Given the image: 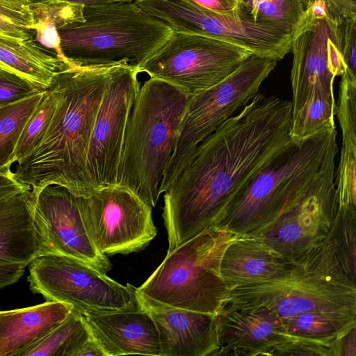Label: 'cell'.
I'll list each match as a JSON object with an SVG mask.
<instances>
[{
    "label": "cell",
    "mask_w": 356,
    "mask_h": 356,
    "mask_svg": "<svg viewBox=\"0 0 356 356\" xmlns=\"http://www.w3.org/2000/svg\"><path fill=\"white\" fill-rule=\"evenodd\" d=\"M306 1V0H305ZM332 17L340 22L356 18V0H325Z\"/></svg>",
    "instance_id": "37"
},
{
    "label": "cell",
    "mask_w": 356,
    "mask_h": 356,
    "mask_svg": "<svg viewBox=\"0 0 356 356\" xmlns=\"http://www.w3.org/2000/svg\"><path fill=\"white\" fill-rule=\"evenodd\" d=\"M46 1H63L87 6L115 2L134 1V0H28L29 3Z\"/></svg>",
    "instance_id": "41"
},
{
    "label": "cell",
    "mask_w": 356,
    "mask_h": 356,
    "mask_svg": "<svg viewBox=\"0 0 356 356\" xmlns=\"http://www.w3.org/2000/svg\"><path fill=\"white\" fill-rule=\"evenodd\" d=\"M59 98L58 88L52 80L49 87L45 90L38 107L22 130L15 152V162L18 163L29 155L42 143L50 126Z\"/></svg>",
    "instance_id": "30"
},
{
    "label": "cell",
    "mask_w": 356,
    "mask_h": 356,
    "mask_svg": "<svg viewBox=\"0 0 356 356\" xmlns=\"http://www.w3.org/2000/svg\"><path fill=\"white\" fill-rule=\"evenodd\" d=\"M133 64L118 63L103 95L89 145L87 168L94 190L118 182L126 129L140 88Z\"/></svg>",
    "instance_id": "15"
},
{
    "label": "cell",
    "mask_w": 356,
    "mask_h": 356,
    "mask_svg": "<svg viewBox=\"0 0 356 356\" xmlns=\"http://www.w3.org/2000/svg\"><path fill=\"white\" fill-rule=\"evenodd\" d=\"M35 194L31 188L0 200V266H27L47 254L34 218Z\"/></svg>",
    "instance_id": "20"
},
{
    "label": "cell",
    "mask_w": 356,
    "mask_h": 356,
    "mask_svg": "<svg viewBox=\"0 0 356 356\" xmlns=\"http://www.w3.org/2000/svg\"><path fill=\"white\" fill-rule=\"evenodd\" d=\"M71 310L68 305L46 300L34 306L0 311V356H15L61 323Z\"/></svg>",
    "instance_id": "22"
},
{
    "label": "cell",
    "mask_w": 356,
    "mask_h": 356,
    "mask_svg": "<svg viewBox=\"0 0 356 356\" xmlns=\"http://www.w3.org/2000/svg\"><path fill=\"white\" fill-rule=\"evenodd\" d=\"M236 236L218 226L200 232L168 252L138 292L161 304L217 315L229 292L220 275L221 259Z\"/></svg>",
    "instance_id": "6"
},
{
    "label": "cell",
    "mask_w": 356,
    "mask_h": 356,
    "mask_svg": "<svg viewBox=\"0 0 356 356\" xmlns=\"http://www.w3.org/2000/svg\"><path fill=\"white\" fill-rule=\"evenodd\" d=\"M277 62L252 54L214 86L190 97L175 148L160 184L161 195L197 146L258 93Z\"/></svg>",
    "instance_id": "8"
},
{
    "label": "cell",
    "mask_w": 356,
    "mask_h": 356,
    "mask_svg": "<svg viewBox=\"0 0 356 356\" xmlns=\"http://www.w3.org/2000/svg\"><path fill=\"white\" fill-rule=\"evenodd\" d=\"M83 17V22L58 30L64 60L79 66L121 63L137 66L174 31L134 1L84 6Z\"/></svg>",
    "instance_id": "5"
},
{
    "label": "cell",
    "mask_w": 356,
    "mask_h": 356,
    "mask_svg": "<svg viewBox=\"0 0 356 356\" xmlns=\"http://www.w3.org/2000/svg\"><path fill=\"white\" fill-rule=\"evenodd\" d=\"M251 55L226 38L173 31L137 68L139 73L170 82L192 96L223 81Z\"/></svg>",
    "instance_id": "9"
},
{
    "label": "cell",
    "mask_w": 356,
    "mask_h": 356,
    "mask_svg": "<svg viewBox=\"0 0 356 356\" xmlns=\"http://www.w3.org/2000/svg\"><path fill=\"white\" fill-rule=\"evenodd\" d=\"M337 130L293 143L275 157L231 204L218 227L238 236L259 234L307 189Z\"/></svg>",
    "instance_id": "7"
},
{
    "label": "cell",
    "mask_w": 356,
    "mask_h": 356,
    "mask_svg": "<svg viewBox=\"0 0 356 356\" xmlns=\"http://www.w3.org/2000/svg\"><path fill=\"white\" fill-rule=\"evenodd\" d=\"M250 14L293 36L305 20L307 4L305 0H266L254 6Z\"/></svg>",
    "instance_id": "32"
},
{
    "label": "cell",
    "mask_w": 356,
    "mask_h": 356,
    "mask_svg": "<svg viewBox=\"0 0 356 356\" xmlns=\"http://www.w3.org/2000/svg\"><path fill=\"white\" fill-rule=\"evenodd\" d=\"M33 15L34 41L52 49L63 61L58 30L67 25L83 22L82 5L63 1H46L29 3Z\"/></svg>",
    "instance_id": "25"
},
{
    "label": "cell",
    "mask_w": 356,
    "mask_h": 356,
    "mask_svg": "<svg viewBox=\"0 0 356 356\" xmlns=\"http://www.w3.org/2000/svg\"><path fill=\"white\" fill-rule=\"evenodd\" d=\"M81 204L86 227L106 255L143 250L157 234L152 207L121 184L101 186Z\"/></svg>",
    "instance_id": "13"
},
{
    "label": "cell",
    "mask_w": 356,
    "mask_h": 356,
    "mask_svg": "<svg viewBox=\"0 0 356 356\" xmlns=\"http://www.w3.org/2000/svg\"><path fill=\"white\" fill-rule=\"evenodd\" d=\"M28 281L33 293L47 301L70 305L81 314L140 307L137 288L124 286L78 259L48 254L30 264Z\"/></svg>",
    "instance_id": "10"
},
{
    "label": "cell",
    "mask_w": 356,
    "mask_h": 356,
    "mask_svg": "<svg viewBox=\"0 0 356 356\" xmlns=\"http://www.w3.org/2000/svg\"><path fill=\"white\" fill-rule=\"evenodd\" d=\"M138 302L156 325L161 356H216V315L161 304L140 294Z\"/></svg>",
    "instance_id": "17"
},
{
    "label": "cell",
    "mask_w": 356,
    "mask_h": 356,
    "mask_svg": "<svg viewBox=\"0 0 356 356\" xmlns=\"http://www.w3.org/2000/svg\"><path fill=\"white\" fill-rule=\"evenodd\" d=\"M291 336L289 341L274 347L268 356H333L331 341Z\"/></svg>",
    "instance_id": "35"
},
{
    "label": "cell",
    "mask_w": 356,
    "mask_h": 356,
    "mask_svg": "<svg viewBox=\"0 0 356 356\" xmlns=\"http://www.w3.org/2000/svg\"><path fill=\"white\" fill-rule=\"evenodd\" d=\"M265 307L282 319L305 312L356 321V283L325 238L275 277L230 290L224 307Z\"/></svg>",
    "instance_id": "3"
},
{
    "label": "cell",
    "mask_w": 356,
    "mask_h": 356,
    "mask_svg": "<svg viewBox=\"0 0 356 356\" xmlns=\"http://www.w3.org/2000/svg\"><path fill=\"white\" fill-rule=\"evenodd\" d=\"M30 188L31 186L17 180L10 170L0 172V200Z\"/></svg>",
    "instance_id": "38"
},
{
    "label": "cell",
    "mask_w": 356,
    "mask_h": 356,
    "mask_svg": "<svg viewBox=\"0 0 356 356\" xmlns=\"http://www.w3.org/2000/svg\"><path fill=\"white\" fill-rule=\"evenodd\" d=\"M118 64L66 63L54 75L60 98L52 120L42 143L18 162L14 172L17 180L35 193L56 184L77 196L92 194L88 148L99 105Z\"/></svg>",
    "instance_id": "2"
},
{
    "label": "cell",
    "mask_w": 356,
    "mask_h": 356,
    "mask_svg": "<svg viewBox=\"0 0 356 356\" xmlns=\"http://www.w3.org/2000/svg\"><path fill=\"white\" fill-rule=\"evenodd\" d=\"M66 64L47 52L34 40H24L0 33V66L46 90L54 75Z\"/></svg>",
    "instance_id": "24"
},
{
    "label": "cell",
    "mask_w": 356,
    "mask_h": 356,
    "mask_svg": "<svg viewBox=\"0 0 356 356\" xmlns=\"http://www.w3.org/2000/svg\"><path fill=\"white\" fill-rule=\"evenodd\" d=\"M44 90L22 76L0 66V108Z\"/></svg>",
    "instance_id": "34"
},
{
    "label": "cell",
    "mask_w": 356,
    "mask_h": 356,
    "mask_svg": "<svg viewBox=\"0 0 356 356\" xmlns=\"http://www.w3.org/2000/svg\"><path fill=\"white\" fill-rule=\"evenodd\" d=\"M33 19L28 1L0 0V33L33 39Z\"/></svg>",
    "instance_id": "33"
},
{
    "label": "cell",
    "mask_w": 356,
    "mask_h": 356,
    "mask_svg": "<svg viewBox=\"0 0 356 356\" xmlns=\"http://www.w3.org/2000/svg\"><path fill=\"white\" fill-rule=\"evenodd\" d=\"M288 334L332 341L356 325L355 320L337 318L316 312H305L282 319Z\"/></svg>",
    "instance_id": "31"
},
{
    "label": "cell",
    "mask_w": 356,
    "mask_h": 356,
    "mask_svg": "<svg viewBox=\"0 0 356 356\" xmlns=\"http://www.w3.org/2000/svg\"><path fill=\"white\" fill-rule=\"evenodd\" d=\"M81 316L105 356H161L156 325L141 306L134 309Z\"/></svg>",
    "instance_id": "19"
},
{
    "label": "cell",
    "mask_w": 356,
    "mask_h": 356,
    "mask_svg": "<svg viewBox=\"0 0 356 356\" xmlns=\"http://www.w3.org/2000/svg\"><path fill=\"white\" fill-rule=\"evenodd\" d=\"M90 335L81 314L72 309L61 323L15 356H75Z\"/></svg>",
    "instance_id": "26"
},
{
    "label": "cell",
    "mask_w": 356,
    "mask_h": 356,
    "mask_svg": "<svg viewBox=\"0 0 356 356\" xmlns=\"http://www.w3.org/2000/svg\"><path fill=\"white\" fill-rule=\"evenodd\" d=\"M195 6L216 13L230 12L238 7L240 0H185Z\"/></svg>",
    "instance_id": "39"
},
{
    "label": "cell",
    "mask_w": 356,
    "mask_h": 356,
    "mask_svg": "<svg viewBox=\"0 0 356 356\" xmlns=\"http://www.w3.org/2000/svg\"><path fill=\"white\" fill-rule=\"evenodd\" d=\"M35 194L34 218L44 238L47 254L67 256L106 274L112 264L95 244L84 221L81 198L51 184Z\"/></svg>",
    "instance_id": "16"
},
{
    "label": "cell",
    "mask_w": 356,
    "mask_h": 356,
    "mask_svg": "<svg viewBox=\"0 0 356 356\" xmlns=\"http://www.w3.org/2000/svg\"><path fill=\"white\" fill-rule=\"evenodd\" d=\"M44 91L0 108V172L10 170L15 162L20 135Z\"/></svg>",
    "instance_id": "27"
},
{
    "label": "cell",
    "mask_w": 356,
    "mask_h": 356,
    "mask_svg": "<svg viewBox=\"0 0 356 356\" xmlns=\"http://www.w3.org/2000/svg\"><path fill=\"white\" fill-rule=\"evenodd\" d=\"M343 47L342 23L333 17L313 19L307 12L291 42L292 113L316 96L335 99L334 79L348 69Z\"/></svg>",
    "instance_id": "14"
},
{
    "label": "cell",
    "mask_w": 356,
    "mask_h": 356,
    "mask_svg": "<svg viewBox=\"0 0 356 356\" xmlns=\"http://www.w3.org/2000/svg\"><path fill=\"white\" fill-rule=\"evenodd\" d=\"M337 136L331 140L320 170L307 189L260 236L286 261H294L327 237L337 209L334 187Z\"/></svg>",
    "instance_id": "12"
},
{
    "label": "cell",
    "mask_w": 356,
    "mask_h": 356,
    "mask_svg": "<svg viewBox=\"0 0 356 356\" xmlns=\"http://www.w3.org/2000/svg\"><path fill=\"white\" fill-rule=\"evenodd\" d=\"M241 1V0H240Z\"/></svg>",
    "instance_id": "44"
},
{
    "label": "cell",
    "mask_w": 356,
    "mask_h": 356,
    "mask_svg": "<svg viewBox=\"0 0 356 356\" xmlns=\"http://www.w3.org/2000/svg\"><path fill=\"white\" fill-rule=\"evenodd\" d=\"M326 239L331 244L341 267L356 283V207H337Z\"/></svg>",
    "instance_id": "29"
},
{
    "label": "cell",
    "mask_w": 356,
    "mask_h": 356,
    "mask_svg": "<svg viewBox=\"0 0 356 356\" xmlns=\"http://www.w3.org/2000/svg\"><path fill=\"white\" fill-rule=\"evenodd\" d=\"M266 1V0H252V7L254 6L257 5V3H259L261 2V1Z\"/></svg>",
    "instance_id": "42"
},
{
    "label": "cell",
    "mask_w": 356,
    "mask_h": 356,
    "mask_svg": "<svg viewBox=\"0 0 356 356\" xmlns=\"http://www.w3.org/2000/svg\"><path fill=\"white\" fill-rule=\"evenodd\" d=\"M191 95L170 82L149 77L139 89L129 118L118 182L152 207L171 159Z\"/></svg>",
    "instance_id": "4"
},
{
    "label": "cell",
    "mask_w": 356,
    "mask_h": 356,
    "mask_svg": "<svg viewBox=\"0 0 356 356\" xmlns=\"http://www.w3.org/2000/svg\"><path fill=\"white\" fill-rule=\"evenodd\" d=\"M330 346L333 356H356V325L332 340Z\"/></svg>",
    "instance_id": "36"
},
{
    "label": "cell",
    "mask_w": 356,
    "mask_h": 356,
    "mask_svg": "<svg viewBox=\"0 0 356 356\" xmlns=\"http://www.w3.org/2000/svg\"><path fill=\"white\" fill-rule=\"evenodd\" d=\"M335 99L316 96L307 100L291 114L290 137L295 144L336 129Z\"/></svg>",
    "instance_id": "28"
},
{
    "label": "cell",
    "mask_w": 356,
    "mask_h": 356,
    "mask_svg": "<svg viewBox=\"0 0 356 356\" xmlns=\"http://www.w3.org/2000/svg\"><path fill=\"white\" fill-rule=\"evenodd\" d=\"M292 103L257 93L204 139L163 193L168 252L219 225L252 179L294 143Z\"/></svg>",
    "instance_id": "1"
},
{
    "label": "cell",
    "mask_w": 356,
    "mask_h": 356,
    "mask_svg": "<svg viewBox=\"0 0 356 356\" xmlns=\"http://www.w3.org/2000/svg\"><path fill=\"white\" fill-rule=\"evenodd\" d=\"M24 1H28V0H24Z\"/></svg>",
    "instance_id": "43"
},
{
    "label": "cell",
    "mask_w": 356,
    "mask_h": 356,
    "mask_svg": "<svg viewBox=\"0 0 356 356\" xmlns=\"http://www.w3.org/2000/svg\"><path fill=\"white\" fill-rule=\"evenodd\" d=\"M216 321L219 350L216 356L268 355L292 337L282 318L265 307H224Z\"/></svg>",
    "instance_id": "18"
},
{
    "label": "cell",
    "mask_w": 356,
    "mask_h": 356,
    "mask_svg": "<svg viewBox=\"0 0 356 356\" xmlns=\"http://www.w3.org/2000/svg\"><path fill=\"white\" fill-rule=\"evenodd\" d=\"M143 10L174 31L226 38L252 54L277 62L291 52L292 35L273 24L255 20L240 3L235 10L216 13L185 0H134Z\"/></svg>",
    "instance_id": "11"
},
{
    "label": "cell",
    "mask_w": 356,
    "mask_h": 356,
    "mask_svg": "<svg viewBox=\"0 0 356 356\" xmlns=\"http://www.w3.org/2000/svg\"><path fill=\"white\" fill-rule=\"evenodd\" d=\"M336 115L342 136L334 172L337 204L356 207V75L348 70L341 76Z\"/></svg>",
    "instance_id": "23"
},
{
    "label": "cell",
    "mask_w": 356,
    "mask_h": 356,
    "mask_svg": "<svg viewBox=\"0 0 356 356\" xmlns=\"http://www.w3.org/2000/svg\"><path fill=\"white\" fill-rule=\"evenodd\" d=\"M290 262L270 248L258 235L236 236L229 244L220 263V275L230 291L269 280Z\"/></svg>",
    "instance_id": "21"
},
{
    "label": "cell",
    "mask_w": 356,
    "mask_h": 356,
    "mask_svg": "<svg viewBox=\"0 0 356 356\" xmlns=\"http://www.w3.org/2000/svg\"><path fill=\"white\" fill-rule=\"evenodd\" d=\"M26 266L20 264L0 266V289L17 282Z\"/></svg>",
    "instance_id": "40"
}]
</instances>
